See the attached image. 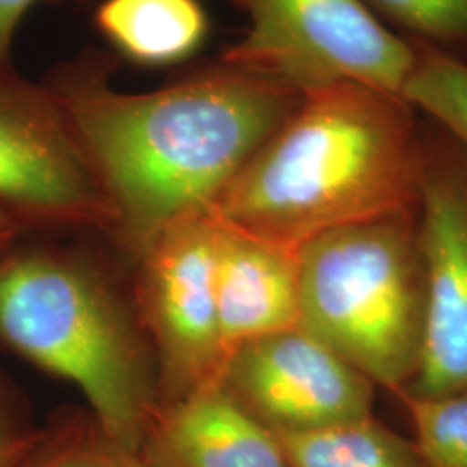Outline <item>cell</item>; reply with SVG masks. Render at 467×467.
<instances>
[{"instance_id": "1", "label": "cell", "mask_w": 467, "mask_h": 467, "mask_svg": "<svg viewBox=\"0 0 467 467\" xmlns=\"http://www.w3.org/2000/svg\"><path fill=\"white\" fill-rule=\"evenodd\" d=\"M111 202L139 246L210 212L234 177L300 104L298 90L223 67L127 94L90 73L49 85Z\"/></svg>"}, {"instance_id": "2", "label": "cell", "mask_w": 467, "mask_h": 467, "mask_svg": "<svg viewBox=\"0 0 467 467\" xmlns=\"http://www.w3.org/2000/svg\"><path fill=\"white\" fill-rule=\"evenodd\" d=\"M422 158L416 109L401 96L329 85L301 96L210 213L300 251L320 234L418 210Z\"/></svg>"}, {"instance_id": "3", "label": "cell", "mask_w": 467, "mask_h": 467, "mask_svg": "<svg viewBox=\"0 0 467 467\" xmlns=\"http://www.w3.org/2000/svg\"><path fill=\"white\" fill-rule=\"evenodd\" d=\"M0 339L85 395L100 433L140 453L158 403L139 336L88 268L56 253H0Z\"/></svg>"}, {"instance_id": "4", "label": "cell", "mask_w": 467, "mask_h": 467, "mask_svg": "<svg viewBox=\"0 0 467 467\" xmlns=\"http://www.w3.org/2000/svg\"><path fill=\"white\" fill-rule=\"evenodd\" d=\"M300 326L401 397L418 376L426 281L418 210L339 227L301 246Z\"/></svg>"}, {"instance_id": "5", "label": "cell", "mask_w": 467, "mask_h": 467, "mask_svg": "<svg viewBox=\"0 0 467 467\" xmlns=\"http://www.w3.org/2000/svg\"><path fill=\"white\" fill-rule=\"evenodd\" d=\"M244 35L223 63L289 85L300 94L362 84L401 96L412 42L388 28L362 0H241Z\"/></svg>"}, {"instance_id": "6", "label": "cell", "mask_w": 467, "mask_h": 467, "mask_svg": "<svg viewBox=\"0 0 467 467\" xmlns=\"http://www.w3.org/2000/svg\"><path fill=\"white\" fill-rule=\"evenodd\" d=\"M0 212L23 225L117 223L54 92L7 67H0Z\"/></svg>"}, {"instance_id": "7", "label": "cell", "mask_w": 467, "mask_h": 467, "mask_svg": "<svg viewBox=\"0 0 467 467\" xmlns=\"http://www.w3.org/2000/svg\"><path fill=\"white\" fill-rule=\"evenodd\" d=\"M220 384L274 434L308 433L372 416L376 384L303 326L243 345Z\"/></svg>"}, {"instance_id": "8", "label": "cell", "mask_w": 467, "mask_h": 467, "mask_svg": "<svg viewBox=\"0 0 467 467\" xmlns=\"http://www.w3.org/2000/svg\"><path fill=\"white\" fill-rule=\"evenodd\" d=\"M218 223L179 220L140 248L142 303L173 399L220 381L225 364L217 308Z\"/></svg>"}, {"instance_id": "9", "label": "cell", "mask_w": 467, "mask_h": 467, "mask_svg": "<svg viewBox=\"0 0 467 467\" xmlns=\"http://www.w3.org/2000/svg\"><path fill=\"white\" fill-rule=\"evenodd\" d=\"M418 237L424 347L418 376L400 399L467 389V156L457 144L424 142Z\"/></svg>"}, {"instance_id": "10", "label": "cell", "mask_w": 467, "mask_h": 467, "mask_svg": "<svg viewBox=\"0 0 467 467\" xmlns=\"http://www.w3.org/2000/svg\"><path fill=\"white\" fill-rule=\"evenodd\" d=\"M140 455L150 467H289L277 436L220 381L158 405Z\"/></svg>"}, {"instance_id": "11", "label": "cell", "mask_w": 467, "mask_h": 467, "mask_svg": "<svg viewBox=\"0 0 467 467\" xmlns=\"http://www.w3.org/2000/svg\"><path fill=\"white\" fill-rule=\"evenodd\" d=\"M217 223L218 331L227 362L243 345L300 326V265L298 251Z\"/></svg>"}, {"instance_id": "12", "label": "cell", "mask_w": 467, "mask_h": 467, "mask_svg": "<svg viewBox=\"0 0 467 467\" xmlns=\"http://www.w3.org/2000/svg\"><path fill=\"white\" fill-rule=\"evenodd\" d=\"M96 23L121 54L144 67L184 61L208 32L198 0H104Z\"/></svg>"}, {"instance_id": "13", "label": "cell", "mask_w": 467, "mask_h": 467, "mask_svg": "<svg viewBox=\"0 0 467 467\" xmlns=\"http://www.w3.org/2000/svg\"><path fill=\"white\" fill-rule=\"evenodd\" d=\"M275 436L289 467H424L414 441L374 416L318 431Z\"/></svg>"}, {"instance_id": "14", "label": "cell", "mask_w": 467, "mask_h": 467, "mask_svg": "<svg viewBox=\"0 0 467 467\" xmlns=\"http://www.w3.org/2000/svg\"><path fill=\"white\" fill-rule=\"evenodd\" d=\"M412 46L416 61L401 98L438 121L467 156V61L426 44Z\"/></svg>"}, {"instance_id": "15", "label": "cell", "mask_w": 467, "mask_h": 467, "mask_svg": "<svg viewBox=\"0 0 467 467\" xmlns=\"http://www.w3.org/2000/svg\"><path fill=\"white\" fill-rule=\"evenodd\" d=\"M401 400L424 467H467V389Z\"/></svg>"}, {"instance_id": "16", "label": "cell", "mask_w": 467, "mask_h": 467, "mask_svg": "<svg viewBox=\"0 0 467 467\" xmlns=\"http://www.w3.org/2000/svg\"><path fill=\"white\" fill-rule=\"evenodd\" d=\"M395 32L412 35L436 49L467 44V0H362Z\"/></svg>"}, {"instance_id": "17", "label": "cell", "mask_w": 467, "mask_h": 467, "mask_svg": "<svg viewBox=\"0 0 467 467\" xmlns=\"http://www.w3.org/2000/svg\"><path fill=\"white\" fill-rule=\"evenodd\" d=\"M19 467H150L140 453L118 447L100 433L40 434Z\"/></svg>"}, {"instance_id": "18", "label": "cell", "mask_w": 467, "mask_h": 467, "mask_svg": "<svg viewBox=\"0 0 467 467\" xmlns=\"http://www.w3.org/2000/svg\"><path fill=\"white\" fill-rule=\"evenodd\" d=\"M40 434L21 418L16 403L0 384V467L21 466Z\"/></svg>"}, {"instance_id": "19", "label": "cell", "mask_w": 467, "mask_h": 467, "mask_svg": "<svg viewBox=\"0 0 467 467\" xmlns=\"http://www.w3.org/2000/svg\"><path fill=\"white\" fill-rule=\"evenodd\" d=\"M38 2L42 0H0V67H7L17 26Z\"/></svg>"}, {"instance_id": "20", "label": "cell", "mask_w": 467, "mask_h": 467, "mask_svg": "<svg viewBox=\"0 0 467 467\" xmlns=\"http://www.w3.org/2000/svg\"><path fill=\"white\" fill-rule=\"evenodd\" d=\"M25 225L19 223L16 218L0 212V253L11 248V244L15 243L17 234L21 233Z\"/></svg>"}]
</instances>
